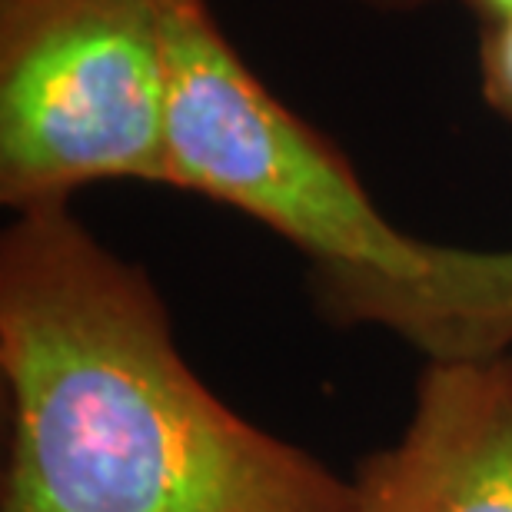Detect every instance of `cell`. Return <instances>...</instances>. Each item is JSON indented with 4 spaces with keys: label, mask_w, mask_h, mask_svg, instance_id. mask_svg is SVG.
<instances>
[{
    "label": "cell",
    "mask_w": 512,
    "mask_h": 512,
    "mask_svg": "<svg viewBox=\"0 0 512 512\" xmlns=\"http://www.w3.org/2000/svg\"><path fill=\"white\" fill-rule=\"evenodd\" d=\"M0 512H353V483L190 370L163 296L67 203L0 237Z\"/></svg>",
    "instance_id": "cell-1"
},
{
    "label": "cell",
    "mask_w": 512,
    "mask_h": 512,
    "mask_svg": "<svg viewBox=\"0 0 512 512\" xmlns=\"http://www.w3.org/2000/svg\"><path fill=\"white\" fill-rule=\"evenodd\" d=\"M167 170L163 187L247 213L310 256L409 280L436 243L396 230L320 130L283 107L223 37L203 0H163Z\"/></svg>",
    "instance_id": "cell-2"
},
{
    "label": "cell",
    "mask_w": 512,
    "mask_h": 512,
    "mask_svg": "<svg viewBox=\"0 0 512 512\" xmlns=\"http://www.w3.org/2000/svg\"><path fill=\"white\" fill-rule=\"evenodd\" d=\"M167 94L163 0H0V200L163 183Z\"/></svg>",
    "instance_id": "cell-3"
},
{
    "label": "cell",
    "mask_w": 512,
    "mask_h": 512,
    "mask_svg": "<svg viewBox=\"0 0 512 512\" xmlns=\"http://www.w3.org/2000/svg\"><path fill=\"white\" fill-rule=\"evenodd\" d=\"M350 483L353 512H512V350L426 363L406 429Z\"/></svg>",
    "instance_id": "cell-4"
},
{
    "label": "cell",
    "mask_w": 512,
    "mask_h": 512,
    "mask_svg": "<svg viewBox=\"0 0 512 512\" xmlns=\"http://www.w3.org/2000/svg\"><path fill=\"white\" fill-rule=\"evenodd\" d=\"M320 313L340 326H380L426 353V363L486 360L512 350V250L436 243L426 273L393 276L313 266Z\"/></svg>",
    "instance_id": "cell-5"
},
{
    "label": "cell",
    "mask_w": 512,
    "mask_h": 512,
    "mask_svg": "<svg viewBox=\"0 0 512 512\" xmlns=\"http://www.w3.org/2000/svg\"><path fill=\"white\" fill-rule=\"evenodd\" d=\"M479 84H483L486 104L512 124V14L483 24Z\"/></svg>",
    "instance_id": "cell-6"
},
{
    "label": "cell",
    "mask_w": 512,
    "mask_h": 512,
    "mask_svg": "<svg viewBox=\"0 0 512 512\" xmlns=\"http://www.w3.org/2000/svg\"><path fill=\"white\" fill-rule=\"evenodd\" d=\"M463 7L473 10V14L483 20V24L512 14V0H463Z\"/></svg>",
    "instance_id": "cell-7"
},
{
    "label": "cell",
    "mask_w": 512,
    "mask_h": 512,
    "mask_svg": "<svg viewBox=\"0 0 512 512\" xmlns=\"http://www.w3.org/2000/svg\"><path fill=\"white\" fill-rule=\"evenodd\" d=\"M360 4H370V7H380V10H419L433 0H360Z\"/></svg>",
    "instance_id": "cell-8"
}]
</instances>
